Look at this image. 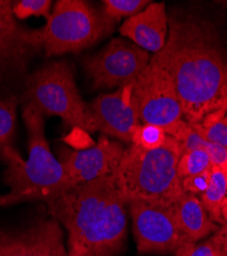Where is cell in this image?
Returning a JSON list of instances; mask_svg holds the SVG:
<instances>
[{"label": "cell", "instance_id": "obj_1", "mask_svg": "<svg viewBox=\"0 0 227 256\" xmlns=\"http://www.w3.org/2000/svg\"><path fill=\"white\" fill-rule=\"evenodd\" d=\"M168 20L166 44L155 54L174 80L184 120L196 124L227 106V46L204 16L179 12Z\"/></svg>", "mask_w": 227, "mask_h": 256}, {"label": "cell", "instance_id": "obj_2", "mask_svg": "<svg viewBox=\"0 0 227 256\" xmlns=\"http://www.w3.org/2000/svg\"><path fill=\"white\" fill-rule=\"evenodd\" d=\"M47 206L68 230V256H116L123 250L128 204L113 176L77 184Z\"/></svg>", "mask_w": 227, "mask_h": 256}, {"label": "cell", "instance_id": "obj_3", "mask_svg": "<svg viewBox=\"0 0 227 256\" xmlns=\"http://www.w3.org/2000/svg\"><path fill=\"white\" fill-rule=\"evenodd\" d=\"M44 118L31 106L24 104L29 158L24 161L13 146L7 148L0 157L6 164L4 182L9 188L7 194L0 195V207L34 201L48 205L74 188L63 164L50 151Z\"/></svg>", "mask_w": 227, "mask_h": 256}, {"label": "cell", "instance_id": "obj_4", "mask_svg": "<svg viewBox=\"0 0 227 256\" xmlns=\"http://www.w3.org/2000/svg\"><path fill=\"white\" fill-rule=\"evenodd\" d=\"M181 154L178 142L170 136L152 151L130 144L112 174L119 193L127 204L141 201L170 207L183 193L177 176Z\"/></svg>", "mask_w": 227, "mask_h": 256}, {"label": "cell", "instance_id": "obj_5", "mask_svg": "<svg viewBox=\"0 0 227 256\" xmlns=\"http://www.w3.org/2000/svg\"><path fill=\"white\" fill-rule=\"evenodd\" d=\"M24 104L39 113L61 118L66 126L94 132L88 104L80 96L72 67L67 62H53L35 71L26 82Z\"/></svg>", "mask_w": 227, "mask_h": 256}, {"label": "cell", "instance_id": "obj_6", "mask_svg": "<svg viewBox=\"0 0 227 256\" xmlns=\"http://www.w3.org/2000/svg\"><path fill=\"white\" fill-rule=\"evenodd\" d=\"M114 25L86 2L59 0L46 25L37 29V35L46 56H53L93 46L108 35Z\"/></svg>", "mask_w": 227, "mask_h": 256}, {"label": "cell", "instance_id": "obj_7", "mask_svg": "<svg viewBox=\"0 0 227 256\" xmlns=\"http://www.w3.org/2000/svg\"><path fill=\"white\" fill-rule=\"evenodd\" d=\"M132 94L142 124L160 126L168 134L184 119L174 80L156 54L133 83Z\"/></svg>", "mask_w": 227, "mask_h": 256}, {"label": "cell", "instance_id": "obj_8", "mask_svg": "<svg viewBox=\"0 0 227 256\" xmlns=\"http://www.w3.org/2000/svg\"><path fill=\"white\" fill-rule=\"evenodd\" d=\"M151 58L133 42L115 38L98 54L86 56L83 66L94 88H121L133 84Z\"/></svg>", "mask_w": 227, "mask_h": 256}, {"label": "cell", "instance_id": "obj_9", "mask_svg": "<svg viewBox=\"0 0 227 256\" xmlns=\"http://www.w3.org/2000/svg\"><path fill=\"white\" fill-rule=\"evenodd\" d=\"M128 208L137 250L141 254H170L189 242L177 228L169 207L130 201Z\"/></svg>", "mask_w": 227, "mask_h": 256}, {"label": "cell", "instance_id": "obj_10", "mask_svg": "<svg viewBox=\"0 0 227 256\" xmlns=\"http://www.w3.org/2000/svg\"><path fill=\"white\" fill-rule=\"evenodd\" d=\"M40 50L37 29L20 26L12 2L0 0V88L23 76L30 58Z\"/></svg>", "mask_w": 227, "mask_h": 256}, {"label": "cell", "instance_id": "obj_11", "mask_svg": "<svg viewBox=\"0 0 227 256\" xmlns=\"http://www.w3.org/2000/svg\"><path fill=\"white\" fill-rule=\"evenodd\" d=\"M133 84L102 94L88 104V116L95 132L131 144L133 130L140 124L137 106L132 94Z\"/></svg>", "mask_w": 227, "mask_h": 256}, {"label": "cell", "instance_id": "obj_12", "mask_svg": "<svg viewBox=\"0 0 227 256\" xmlns=\"http://www.w3.org/2000/svg\"><path fill=\"white\" fill-rule=\"evenodd\" d=\"M125 148L119 142L101 134L96 144L84 150H70L61 146L57 157L74 186L112 176L118 167Z\"/></svg>", "mask_w": 227, "mask_h": 256}, {"label": "cell", "instance_id": "obj_13", "mask_svg": "<svg viewBox=\"0 0 227 256\" xmlns=\"http://www.w3.org/2000/svg\"><path fill=\"white\" fill-rule=\"evenodd\" d=\"M0 256H68L59 222L40 220L22 230H0Z\"/></svg>", "mask_w": 227, "mask_h": 256}, {"label": "cell", "instance_id": "obj_14", "mask_svg": "<svg viewBox=\"0 0 227 256\" xmlns=\"http://www.w3.org/2000/svg\"><path fill=\"white\" fill-rule=\"evenodd\" d=\"M169 20L163 2H151L135 16L128 18L120 33L146 52H159L166 44Z\"/></svg>", "mask_w": 227, "mask_h": 256}, {"label": "cell", "instance_id": "obj_15", "mask_svg": "<svg viewBox=\"0 0 227 256\" xmlns=\"http://www.w3.org/2000/svg\"><path fill=\"white\" fill-rule=\"evenodd\" d=\"M169 210L177 228L189 242L197 243L220 228L211 220L200 198L194 194L183 192Z\"/></svg>", "mask_w": 227, "mask_h": 256}, {"label": "cell", "instance_id": "obj_16", "mask_svg": "<svg viewBox=\"0 0 227 256\" xmlns=\"http://www.w3.org/2000/svg\"><path fill=\"white\" fill-rule=\"evenodd\" d=\"M199 198L211 220L222 226L221 208L227 199V169L212 166L209 186Z\"/></svg>", "mask_w": 227, "mask_h": 256}, {"label": "cell", "instance_id": "obj_17", "mask_svg": "<svg viewBox=\"0 0 227 256\" xmlns=\"http://www.w3.org/2000/svg\"><path fill=\"white\" fill-rule=\"evenodd\" d=\"M191 125L206 140L227 146V106L206 115L199 123Z\"/></svg>", "mask_w": 227, "mask_h": 256}, {"label": "cell", "instance_id": "obj_18", "mask_svg": "<svg viewBox=\"0 0 227 256\" xmlns=\"http://www.w3.org/2000/svg\"><path fill=\"white\" fill-rule=\"evenodd\" d=\"M17 102L15 96L0 98V157L7 148L12 146L16 128Z\"/></svg>", "mask_w": 227, "mask_h": 256}, {"label": "cell", "instance_id": "obj_19", "mask_svg": "<svg viewBox=\"0 0 227 256\" xmlns=\"http://www.w3.org/2000/svg\"><path fill=\"white\" fill-rule=\"evenodd\" d=\"M152 2L147 0H105L102 2L101 14L115 24L123 16L131 18L146 8Z\"/></svg>", "mask_w": 227, "mask_h": 256}, {"label": "cell", "instance_id": "obj_20", "mask_svg": "<svg viewBox=\"0 0 227 256\" xmlns=\"http://www.w3.org/2000/svg\"><path fill=\"white\" fill-rule=\"evenodd\" d=\"M168 134L162 127L153 124H139L132 132L131 144L143 150H156L166 142Z\"/></svg>", "mask_w": 227, "mask_h": 256}, {"label": "cell", "instance_id": "obj_21", "mask_svg": "<svg viewBox=\"0 0 227 256\" xmlns=\"http://www.w3.org/2000/svg\"><path fill=\"white\" fill-rule=\"evenodd\" d=\"M211 167L212 164L207 153L197 148L181 154L177 164V176L181 180L184 178L202 174Z\"/></svg>", "mask_w": 227, "mask_h": 256}, {"label": "cell", "instance_id": "obj_22", "mask_svg": "<svg viewBox=\"0 0 227 256\" xmlns=\"http://www.w3.org/2000/svg\"><path fill=\"white\" fill-rule=\"evenodd\" d=\"M52 2L49 0H19L12 2V14L16 20H26L30 16H50Z\"/></svg>", "mask_w": 227, "mask_h": 256}, {"label": "cell", "instance_id": "obj_23", "mask_svg": "<svg viewBox=\"0 0 227 256\" xmlns=\"http://www.w3.org/2000/svg\"><path fill=\"white\" fill-rule=\"evenodd\" d=\"M174 254L175 256H219L217 242L213 234L208 240L200 243H184Z\"/></svg>", "mask_w": 227, "mask_h": 256}, {"label": "cell", "instance_id": "obj_24", "mask_svg": "<svg viewBox=\"0 0 227 256\" xmlns=\"http://www.w3.org/2000/svg\"><path fill=\"white\" fill-rule=\"evenodd\" d=\"M196 148L207 153L212 166L227 169V146L208 142L199 136L196 140Z\"/></svg>", "mask_w": 227, "mask_h": 256}, {"label": "cell", "instance_id": "obj_25", "mask_svg": "<svg viewBox=\"0 0 227 256\" xmlns=\"http://www.w3.org/2000/svg\"><path fill=\"white\" fill-rule=\"evenodd\" d=\"M211 172H212V167L202 174L182 178L181 180L182 190L185 192V193H191L199 197L208 188L211 180Z\"/></svg>", "mask_w": 227, "mask_h": 256}, {"label": "cell", "instance_id": "obj_26", "mask_svg": "<svg viewBox=\"0 0 227 256\" xmlns=\"http://www.w3.org/2000/svg\"><path fill=\"white\" fill-rule=\"evenodd\" d=\"M219 246V256H227V232L224 226H220L215 232Z\"/></svg>", "mask_w": 227, "mask_h": 256}, {"label": "cell", "instance_id": "obj_27", "mask_svg": "<svg viewBox=\"0 0 227 256\" xmlns=\"http://www.w3.org/2000/svg\"><path fill=\"white\" fill-rule=\"evenodd\" d=\"M224 226V228H225V230H226V232H227V224H225V226Z\"/></svg>", "mask_w": 227, "mask_h": 256}]
</instances>
